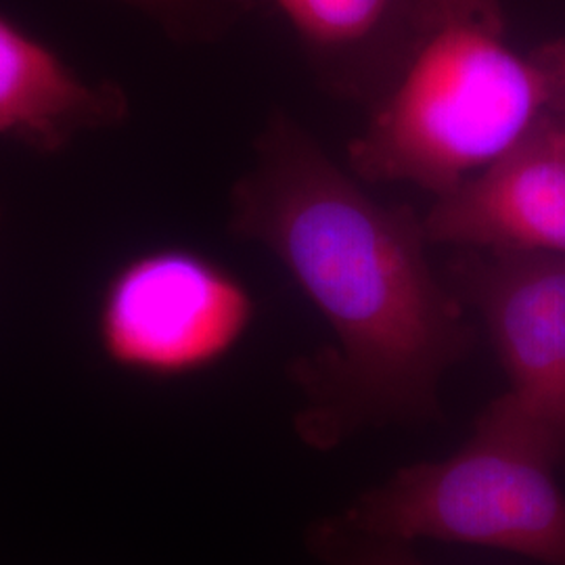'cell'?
Segmentation results:
<instances>
[{
    "label": "cell",
    "instance_id": "9c48e42d",
    "mask_svg": "<svg viewBox=\"0 0 565 565\" xmlns=\"http://www.w3.org/2000/svg\"><path fill=\"white\" fill-rule=\"evenodd\" d=\"M153 21L168 41L212 44L252 11L254 0H114Z\"/></svg>",
    "mask_w": 565,
    "mask_h": 565
},
{
    "label": "cell",
    "instance_id": "7a4b0ae2",
    "mask_svg": "<svg viewBox=\"0 0 565 565\" xmlns=\"http://www.w3.org/2000/svg\"><path fill=\"white\" fill-rule=\"evenodd\" d=\"M503 36L480 21L427 30L350 145L356 174L443 198L565 118V42L518 53Z\"/></svg>",
    "mask_w": 565,
    "mask_h": 565
},
{
    "label": "cell",
    "instance_id": "3957f363",
    "mask_svg": "<svg viewBox=\"0 0 565 565\" xmlns=\"http://www.w3.org/2000/svg\"><path fill=\"white\" fill-rule=\"evenodd\" d=\"M555 465L492 403L461 450L404 467L371 488L345 511L343 525L369 541L434 539L565 565V497Z\"/></svg>",
    "mask_w": 565,
    "mask_h": 565
},
{
    "label": "cell",
    "instance_id": "ba28073f",
    "mask_svg": "<svg viewBox=\"0 0 565 565\" xmlns=\"http://www.w3.org/2000/svg\"><path fill=\"white\" fill-rule=\"evenodd\" d=\"M321 81L380 102L424 39L411 0H275Z\"/></svg>",
    "mask_w": 565,
    "mask_h": 565
},
{
    "label": "cell",
    "instance_id": "30bf717a",
    "mask_svg": "<svg viewBox=\"0 0 565 565\" xmlns=\"http://www.w3.org/2000/svg\"><path fill=\"white\" fill-rule=\"evenodd\" d=\"M425 30L448 21H480L505 32L501 0H411Z\"/></svg>",
    "mask_w": 565,
    "mask_h": 565
},
{
    "label": "cell",
    "instance_id": "7c38bea8",
    "mask_svg": "<svg viewBox=\"0 0 565 565\" xmlns=\"http://www.w3.org/2000/svg\"><path fill=\"white\" fill-rule=\"evenodd\" d=\"M0 218H2V205H0Z\"/></svg>",
    "mask_w": 565,
    "mask_h": 565
},
{
    "label": "cell",
    "instance_id": "8fae6325",
    "mask_svg": "<svg viewBox=\"0 0 565 565\" xmlns=\"http://www.w3.org/2000/svg\"><path fill=\"white\" fill-rule=\"evenodd\" d=\"M340 565H424L419 564L413 555H408L401 545L396 543H382L371 541V545L364 546L363 551L352 553L345 557Z\"/></svg>",
    "mask_w": 565,
    "mask_h": 565
},
{
    "label": "cell",
    "instance_id": "8992f818",
    "mask_svg": "<svg viewBox=\"0 0 565 565\" xmlns=\"http://www.w3.org/2000/svg\"><path fill=\"white\" fill-rule=\"evenodd\" d=\"M424 231L431 243L565 256L564 118L438 198Z\"/></svg>",
    "mask_w": 565,
    "mask_h": 565
},
{
    "label": "cell",
    "instance_id": "52a82bcc",
    "mask_svg": "<svg viewBox=\"0 0 565 565\" xmlns=\"http://www.w3.org/2000/svg\"><path fill=\"white\" fill-rule=\"evenodd\" d=\"M130 118L118 82L90 81L51 44L0 13V139L36 156H60L84 135Z\"/></svg>",
    "mask_w": 565,
    "mask_h": 565
},
{
    "label": "cell",
    "instance_id": "277c9868",
    "mask_svg": "<svg viewBox=\"0 0 565 565\" xmlns=\"http://www.w3.org/2000/svg\"><path fill=\"white\" fill-rule=\"evenodd\" d=\"M256 302L223 264L186 247H158L121 263L103 285V356L147 377L200 373L228 356L252 327Z\"/></svg>",
    "mask_w": 565,
    "mask_h": 565
},
{
    "label": "cell",
    "instance_id": "6da1fadb",
    "mask_svg": "<svg viewBox=\"0 0 565 565\" xmlns=\"http://www.w3.org/2000/svg\"><path fill=\"white\" fill-rule=\"evenodd\" d=\"M231 231L260 243L333 329L331 398L315 429L427 415L469 333L425 254L424 221L375 202L296 121L277 114L231 193Z\"/></svg>",
    "mask_w": 565,
    "mask_h": 565
},
{
    "label": "cell",
    "instance_id": "5b68a950",
    "mask_svg": "<svg viewBox=\"0 0 565 565\" xmlns=\"http://www.w3.org/2000/svg\"><path fill=\"white\" fill-rule=\"evenodd\" d=\"M467 291L509 377L497 403L559 463L565 459V256L494 254Z\"/></svg>",
    "mask_w": 565,
    "mask_h": 565
},
{
    "label": "cell",
    "instance_id": "4fadbf2b",
    "mask_svg": "<svg viewBox=\"0 0 565 565\" xmlns=\"http://www.w3.org/2000/svg\"><path fill=\"white\" fill-rule=\"evenodd\" d=\"M564 120H565V118H564Z\"/></svg>",
    "mask_w": 565,
    "mask_h": 565
}]
</instances>
